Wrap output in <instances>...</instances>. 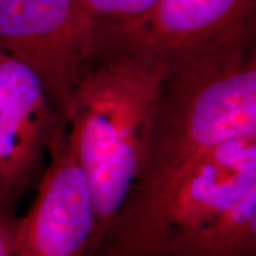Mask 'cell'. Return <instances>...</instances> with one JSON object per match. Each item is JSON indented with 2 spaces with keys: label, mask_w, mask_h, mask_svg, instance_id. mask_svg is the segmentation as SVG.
<instances>
[{
  "label": "cell",
  "mask_w": 256,
  "mask_h": 256,
  "mask_svg": "<svg viewBox=\"0 0 256 256\" xmlns=\"http://www.w3.org/2000/svg\"><path fill=\"white\" fill-rule=\"evenodd\" d=\"M168 69L158 52L113 28L94 26L66 121L94 204L95 232L88 256L100 247L126 197Z\"/></svg>",
  "instance_id": "cell-1"
},
{
  "label": "cell",
  "mask_w": 256,
  "mask_h": 256,
  "mask_svg": "<svg viewBox=\"0 0 256 256\" xmlns=\"http://www.w3.org/2000/svg\"><path fill=\"white\" fill-rule=\"evenodd\" d=\"M92 34L76 0H0V52L36 76L66 124Z\"/></svg>",
  "instance_id": "cell-2"
},
{
  "label": "cell",
  "mask_w": 256,
  "mask_h": 256,
  "mask_svg": "<svg viewBox=\"0 0 256 256\" xmlns=\"http://www.w3.org/2000/svg\"><path fill=\"white\" fill-rule=\"evenodd\" d=\"M110 26L170 64L256 48V0H158L142 17Z\"/></svg>",
  "instance_id": "cell-3"
},
{
  "label": "cell",
  "mask_w": 256,
  "mask_h": 256,
  "mask_svg": "<svg viewBox=\"0 0 256 256\" xmlns=\"http://www.w3.org/2000/svg\"><path fill=\"white\" fill-rule=\"evenodd\" d=\"M95 232L90 188L66 122L56 128L30 209L19 217L14 256H88Z\"/></svg>",
  "instance_id": "cell-4"
},
{
  "label": "cell",
  "mask_w": 256,
  "mask_h": 256,
  "mask_svg": "<svg viewBox=\"0 0 256 256\" xmlns=\"http://www.w3.org/2000/svg\"><path fill=\"white\" fill-rule=\"evenodd\" d=\"M60 122L36 76L0 52V209L38 180Z\"/></svg>",
  "instance_id": "cell-5"
},
{
  "label": "cell",
  "mask_w": 256,
  "mask_h": 256,
  "mask_svg": "<svg viewBox=\"0 0 256 256\" xmlns=\"http://www.w3.org/2000/svg\"><path fill=\"white\" fill-rule=\"evenodd\" d=\"M256 188V134L216 144L200 156L171 209V232L224 212Z\"/></svg>",
  "instance_id": "cell-6"
},
{
  "label": "cell",
  "mask_w": 256,
  "mask_h": 256,
  "mask_svg": "<svg viewBox=\"0 0 256 256\" xmlns=\"http://www.w3.org/2000/svg\"><path fill=\"white\" fill-rule=\"evenodd\" d=\"M165 256H256V188L211 220L172 230Z\"/></svg>",
  "instance_id": "cell-7"
},
{
  "label": "cell",
  "mask_w": 256,
  "mask_h": 256,
  "mask_svg": "<svg viewBox=\"0 0 256 256\" xmlns=\"http://www.w3.org/2000/svg\"><path fill=\"white\" fill-rule=\"evenodd\" d=\"M94 25L124 24L145 16L158 0H76Z\"/></svg>",
  "instance_id": "cell-8"
},
{
  "label": "cell",
  "mask_w": 256,
  "mask_h": 256,
  "mask_svg": "<svg viewBox=\"0 0 256 256\" xmlns=\"http://www.w3.org/2000/svg\"><path fill=\"white\" fill-rule=\"evenodd\" d=\"M19 217L0 209V256H14L17 244Z\"/></svg>",
  "instance_id": "cell-9"
}]
</instances>
